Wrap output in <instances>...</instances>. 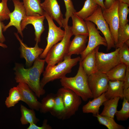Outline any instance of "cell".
Instances as JSON below:
<instances>
[{
    "label": "cell",
    "instance_id": "obj_43",
    "mask_svg": "<svg viewBox=\"0 0 129 129\" xmlns=\"http://www.w3.org/2000/svg\"><path fill=\"white\" fill-rule=\"evenodd\" d=\"M0 46L4 48H6L7 47L6 45L0 42Z\"/></svg>",
    "mask_w": 129,
    "mask_h": 129
},
{
    "label": "cell",
    "instance_id": "obj_1",
    "mask_svg": "<svg viewBox=\"0 0 129 129\" xmlns=\"http://www.w3.org/2000/svg\"><path fill=\"white\" fill-rule=\"evenodd\" d=\"M45 62L44 59L38 57L35 61L33 66L29 68H25L22 64L16 63L14 68L16 82L27 84L39 98L46 92L45 90L41 87L40 81Z\"/></svg>",
    "mask_w": 129,
    "mask_h": 129
},
{
    "label": "cell",
    "instance_id": "obj_28",
    "mask_svg": "<svg viewBox=\"0 0 129 129\" xmlns=\"http://www.w3.org/2000/svg\"><path fill=\"white\" fill-rule=\"evenodd\" d=\"M22 98L21 93L18 87H14L9 91V96L6 97L5 104L9 108L14 107Z\"/></svg>",
    "mask_w": 129,
    "mask_h": 129
},
{
    "label": "cell",
    "instance_id": "obj_5",
    "mask_svg": "<svg viewBox=\"0 0 129 129\" xmlns=\"http://www.w3.org/2000/svg\"><path fill=\"white\" fill-rule=\"evenodd\" d=\"M100 46L97 48L96 64L97 71L106 74L120 63L119 51V48L113 51L105 53L98 51Z\"/></svg>",
    "mask_w": 129,
    "mask_h": 129
},
{
    "label": "cell",
    "instance_id": "obj_44",
    "mask_svg": "<svg viewBox=\"0 0 129 129\" xmlns=\"http://www.w3.org/2000/svg\"><path fill=\"white\" fill-rule=\"evenodd\" d=\"M119 2L127 3L129 5V0H118Z\"/></svg>",
    "mask_w": 129,
    "mask_h": 129
},
{
    "label": "cell",
    "instance_id": "obj_19",
    "mask_svg": "<svg viewBox=\"0 0 129 129\" xmlns=\"http://www.w3.org/2000/svg\"><path fill=\"white\" fill-rule=\"evenodd\" d=\"M97 47L88 53L81 60L83 69L88 76L97 71L96 64Z\"/></svg>",
    "mask_w": 129,
    "mask_h": 129
},
{
    "label": "cell",
    "instance_id": "obj_6",
    "mask_svg": "<svg viewBox=\"0 0 129 129\" xmlns=\"http://www.w3.org/2000/svg\"><path fill=\"white\" fill-rule=\"evenodd\" d=\"M62 97L65 109L64 120L75 115L82 103L81 98L71 90L62 87L58 91Z\"/></svg>",
    "mask_w": 129,
    "mask_h": 129
},
{
    "label": "cell",
    "instance_id": "obj_12",
    "mask_svg": "<svg viewBox=\"0 0 129 129\" xmlns=\"http://www.w3.org/2000/svg\"><path fill=\"white\" fill-rule=\"evenodd\" d=\"M12 0L14 4V10L9 14L10 21L7 25L5 26L3 32H5L10 27L14 26L17 29V33L23 38V36L21 28V23L23 18L26 16V10L22 2L18 0Z\"/></svg>",
    "mask_w": 129,
    "mask_h": 129
},
{
    "label": "cell",
    "instance_id": "obj_45",
    "mask_svg": "<svg viewBox=\"0 0 129 129\" xmlns=\"http://www.w3.org/2000/svg\"></svg>",
    "mask_w": 129,
    "mask_h": 129
},
{
    "label": "cell",
    "instance_id": "obj_7",
    "mask_svg": "<svg viewBox=\"0 0 129 129\" xmlns=\"http://www.w3.org/2000/svg\"><path fill=\"white\" fill-rule=\"evenodd\" d=\"M44 14L48 23V31L46 38L47 44L39 57L41 59L45 58L47 54L51 47L60 41L63 38L65 34V31L62 30L60 27H58L54 23L53 19L44 11Z\"/></svg>",
    "mask_w": 129,
    "mask_h": 129
},
{
    "label": "cell",
    "instance_id": "obj_9",
    "mask_svg": "<svg viewBox=\"0 0 129 129\" xmlns=\"http://www.w3.org/2000/svg\"><path fill=\"white\" fill-rule=\"evenodd\" d=\"M119 2L117 0L109 8L102 9L103 16L109 26L115 48L118 43V32L119 27L118 13Z\"/></svg>",
    "mask_w": 129,
    "mask_h": 129
},
{
    "label": "cell",
    "instance_id": "obj_40",
    "mask_svg": "<svg viewBox=\"0 0 129 129\" xmlns=\"http://www.w3.org/2000/svg\"><path fill=\"white\" fill-rule=\"evenodd\" d=\"M117 0H105L104 4L106 8H108L110 7L112 4Z\"/></svg>",
    "mask_w": 129,
    "mask_h": 129
},
{
    "label": "cell",
    "instance_id": "obj_11",
    "mask_svg": "<svg viewBox=\"0 0 129 129\" xmlns=\"http://www.w3.org/2000/svg\"><path fill=\"white\" fill-rule=\"evenodd\" d=\"M89 32L88 43L85 50L80 54L82 60L90 52L98 46L103 45L107 47V43L105 38L100 34L96 28L95 25L89 21H85Z\"/></svg>",
    "mask_w": 129,
    "mask_h": 129
},
{
    "label": "cell",
    "instance_id": "obj_14",
    "mask_svg": "<svg viewBox=\"0 0 129 129\" xmlns=\"http://www.w3.org/2000/svg\"><path fill=\"white\" fill-rule=\"evenodd\" d=\"M45 18L44 15L37 14L31 16H26L22 21L21 28L23 31L29 24L32 25L35 29V40L38 43L41 41V35L45 30L44 21Z\"/></svg>",
    "mask_w": 129,
    "mask_h": 129
},
{
    "label": "cell",
    "instance_id": "obj_39",
    "mask_svg": "<svg viewBox=\"0 0 129 129\" xmlns=\"http://www.w3.org/2000/svg\"><path fill=\"white\" fill-rule=\"evenodd\" d=\"M5 26L2 21L0 20V42L2 43L5 41V38L3 33V30Z\"/></svg>",
    "mask_w": 129,
    "mask_h": 129
},
{
    "label": "cell",
    "instance_id": "obj_26",
    "mask_svg": "<svg viewBox=\"0 0 129 129\" xmlns=\"http://www.w3.org/2000/svg\"><path fill=\"white\" fill-rule=\"evenodd\" d=\"M20 111L21 116L20 121L22 125L28 124H36L39 121L36 116L34 110L28 109L22 104L20 105Z\"/></svg>",
    "mask_w": 129,
    "mask_h": 129
},
{
    "label": "cell",
    "instance_id": "obj_17",
    "mask_svg": "<svg viewBox=\"0 0 129 129\" xmlns=\"http://www.w3.org/2000/svg\"><path fill=\"white\" fill-rule=\"evenodd\" d=\"M88 36L81 35L75 36L71 41L67 55L81 54L85 49Z\"/></svg>",
    "mask_w": 129,
    "mask_h": 129
},
{
    "label": "cell",
    "instance_id": "obj_30",
    "mask_svg": "<svg viewBox=\"0 0 129 129\" xmlns=\"http://www.w3.org/2000/svg\"><path fill=\"white\" fill-rule=\"evenodd\" d=\"M55 94L50 93L43 98L39 110L41 113H46L52 110L55 104Z\"/></svg>",
    "mask_w": 129,
    "mask_h": 129
},
{
    "label": "cell",
    "instance_id": "obj_35",
    "mask_svg": "<svg viewBox=\"0 0 129 129\" xmlns=\"http://www.w3.org/2000/svg\"><path fill=\"white\" fill-rule=\"evenodd\" d=\"M129 45L125 43L120 48L119 53L120 63L129 67Z\"/></svg>",
    "mask_w": 129,
    "mask_h": 129
},
{
    "label": "cell",
    "instance_id": "obj_15",
    "mask_svg": "<svg viewBox=\"0 0 129 129\" xmlns=\"http://www.w3.org/2000/svg\"><path fill=\"white\" fill-rule=\"evenodd\" d=\"M43 11L55 20L59 27H63L64 18L57 0H44L41 3Z\"/></svg>",
    "mask_w": 129,
    "mask_h": 129
},
{
    "label": "cell",
    "instance_id": "obj_8",
    "mask_svg": "<svg viewBox=\"0 0 129 129\" xmlns=\"http://www.w3.org/2000/svg\"><path fill=\"white\" fill-rule=\"evenodd\" d=\"M85 20L90 21L96 25L102 33L107 42V51L115 48L109 26L103 16L102 9L100 6H99L94 13Z\"/></svg>",
    "mask_w": 129,
    "mask_h": 129
},
{
    "label": "cell",
    "instance_id": "obj_36",
    "mask_svg": "<svg viewBox=\"0 0 129 129\" xmlns=\"http://www.w3.org/2000/svg\"><path fill=\"white\" fill-rule=\"evenodd\" d=\"M0 2V20L3 21L10 19L11 12L7 6L8 0H1Z\"/></svg>",
    "mask_w": 129,
    "mask_h": 129
},
{
    "label": "cell",
    "instance_id": "obj_41",
    "mask_svg": "<svg viewBox=\"0 0 129 129\" xmlns=\"http://www.w3.org/2000/svg\"><path fill=\"white\" fill-rule=\"evenodd\" d=\"M95 2L102 8L103 9L106 8L103 0H93Z\"/></svg>",
    "mask_w": 129,
    "mask_h": 129
},
{
    "label": "cell",
    "instance_id": "obj_20",
    "mask_svg": "<svg viewBox=\"0 0 129 129\" xmlns=\"http://www.w3.org/2000/svg\"><path fill=\"white\" fill-rule=\"evenodd\" d=\"M107 99L106 98L104 93L98 97L90 100L83 106L82 111L84 113H91L94 116L99 113L100 107L103 103Z\"/></svg>",
    "mask_w": 129,
    "mask_h": 129
},
{
    "label": "cell",
    "instance_id": "obj_23",
    "mask_svg": "<svg viewBox=\"0 0 129 129\" xmlns=\"http://www.w3.org/2000/svg\"><path fill=\"white\" fill-rule=\"evenodd\" d=\"M55 102L54 107L50 112L54 116L58 118L64 120L65 109L63 99L60 93L57 91L55 94Z\"/></svg>",
    "mask_w": 129,
    "mask_h": 129
},
{
    "label": "cell",
    "instance_id": "obj_16",
    "mask_svg": "<svg viewBox=\"0 0 129 129\" xmlns=\"http://www.w3.org/2000/svg\"><path fill=\"white\" fill-rule=\"evenodd\" d=\"M18 83L17 86L21 94V101L26 103L31 109L39 111L41 102L38 100L34 93L27 84L22 83Z\"/></svg>",
    "mask_w": 129,
    "mask_h": 129
},
{
    "label": "cell",
    "instance_id": "obj_31",
    "mask_svg": "<svg viewBox=\"0 0 129 129\" xmlns=\"http://www.w3.org/2000/svg\"><path fill=\"white\" fill-rule=\"evenodd\" d=\"M129 5L119 2L118 10L119 19V27H123L128 23L129 20L127 16L129 12Z\"/></svg>",
    "mask_w": 129,
    "mask_h": 129
},
{
    "label": "cell",
    "instance_id": "obj_3",
    "mask_svg": "<svg viewBox=\"0 0 129 129\" xmlns=\"http://www.w3.org/2000/svg\"><path fill=\"white\" fill-rule=\"evenodd\" d=\"M71 56L67 55L61 62L53 65L46 66L40 81L42 88H43L47 83L57 79H61L71 72L72 68L81 59L79 56L74 58H71Z\"/></svg>",
    "mask_w": 129,
    "mask_h": 129
},
{
    "label": "cell",
    "instance_id": "obj_2",
    "mask_svg": "<svg viewBox=\"0 0 129 129\" xmlns=\"http://www.w3.org/2000/svg\"><path fill=\"white\" fill-rule=\"evenodd\" d=\"M81 59L79 62V66L76 75L73 77L65 76L60 79L62 87L70 89L79 96L84 101L86 102L93 98L89 86L88 76L82 67Z\"/></svg>",
    "mask_w": 129,
    "mask_h": 129
},
{
    "label": "cell",
    "instance_id": "obj_37",
    "mask_svg": "<svg viewBox=\"0 0 129 129\" xmlns=\"http://www.w3.org/2000/svg\"><path fill=\"white\" fill-rule=\"evenodd\" d=\"M48 120L46 119H44L43 122L42 126H40L37 125L36 124H30L27 129H52L51 126L48 124Z\"/></svg>",
    "mask_w": 129,
    "mask_h": 129
},
{
    "label": "cell",
    "instance_id": "obj_22",
    "mask_svg": "<svg viewBox=\"0 0 129 129\" xmlns=\"http://www.w3.org/2000/svg\"><path fill=\"white\" fill-rule=\"evenodd\" d=\"M26 16L38 14L44 15V11L41 6V0H22Z\"/></svg>",
    "mask_w": 129,
    "mask_h": 129
},
{
    "label": "cell",
    "instance_id": "obj_34",
    "mask_svg": "<svg viewBox=\"0 0 129 129\" xmlns=\"http://www.w3.org/2000/svg\"><path fill=\"white\" fill-rule=\"evenodd\" d=\"M66 9L65 14V18H64V22L63 26L64 28L68 26V23L70 17L76 12L73 5L71 0H64Z\"/></svg>",
    "mask_w": 129,
    "mask_h": 129
},
{
    "label": "cell",
    "instance_id": "obj_4",
    "mask_svg": "<svg viewBox=\"0 0 129 129\" xmlns=\"http://www.w3.org/2000/svg\"><path fill=\"white\" fill-rule=\"evenodd\" d=\"M64 28L65 32L63 38L51 47L44 58L47 65H53L61 62L67 55L70 39L73 35L70 26L68 25Z\"/></svg>",
    "mask_w": 129,
    "mask_h": 129
},
{
    "label": "cell",
    "instance_id": "obj_38",
    "mask_svg": "<svg viewBox=\"0 0 129 129\" xmlns=\"http://www.w3.org/2000/svg\"><path fill=\"white\" fill-rule=\"evenodd\" d=\"M123 81V89L129 88V67H127L125 75Z\"/></svg>",
    "mask_w": 129,
    "mask_h": 129
},
{
    "label": "cell",
    "instance_id": "obj_33",
    "mask_svg": "<svg viewBox=\"0 0 129 129\" xmlns=\"http://www.w3.org/2000/svg\"><path fill=\"white\" fill-rule=\"evenodd\" d=\"M115 115L118 121H126L129 118V102L124 97L121 109L120 110H117Z\"/></svg>",
    "mask_w": 129,
    "mask_h": 129
},
{
    "label": "cell",
    "instance_id": "obj_21",
    "mask_svg": "<svg viewBox=\"0 0 129 129\" xmlns=\"http://www.w3.org/2000/svg\"><path fill=\"white\" fill-rule=\"evenodd\" d=\"M72 25L71 27L73 35H81L88 36L89 32L85 21L74 13L71 17Z\"/></svg>",
    "mask_w": 129,
    "mask_h": 129
},
{
    "label": "cell",
    "instance_id": "obj_25",
    "mask_svg": "<svg viewBox=\"0 0 129 129\" xmlns=\"http://www.w3.org/2000/svg\"><path fill=\"white\" fill-rule=\"evenodd\" d=\"M127 67L124 64L120 63L109 71L106 74L109 80L123 81Z\"/></svg>",
    "mask_w": 129,
    "mask_h": 129
},
{
    "label": "cell",
    "instance_id": "obj_29",
    "mask_svg": "<svg viewBox=\"0 0 129 129\" xmlns=\"http://www.w3.org/2000/svg\"><path fill=\"white\" fill-rule=\"evenodd\" d=\"M94 116L96 117L99 123L106 126L108 129H124V126L117 123L114 118L106 116H101L99 113Z\"/></svg>",
    "mask_w": 129,
    "mask_h": 129
},
{
    "label": "cell",
    "instance_id": "obj_10",
    "mask_svg": "<svg viewBox=\"0 0 129 129\" xmlns=\"http://www.w3.org/2000/svg\"><path fill=\"white\" fill-rule=\"evenodd\" d=\"M88 76L89 86L93 98H97L106 91L109 81L106 74L97 71Z\"/></svg>",
    "mask_w": 129,
    "mask_h": 129
},
{
    "label": "cell",
    "instance_id": "obj_42",
    "mask_svg": "<svg viewBox=\"0 0 129 129\" xmlns=\"http://www.w3.org/2000/svg\"><path fill=\"white\" fill-rule=\"evenodd\" d=\"M123 94L124 97L129 101V88L123 89Z\"/></svg>",
    "mask_w": 129,
    "mask_h": 129
},
{
    "label": "cell",
    "instance_id": "obj_24",
    "mask_svg": "<svg viewBox=\"0 0 129 129\" xmlns=\"http://www.w3.org/2000/svg\"><path fill=\"white\" fill-rule=\"evenodd\" d=\"M120 99L119 97H116L105 101L102 104L104 106L103 110L100 115L114 118Z\"/></svg>",
    "mask_w": 129,
    "mask_h": 129
},
{
    "label": "cell",
    "instance_id": "obj_13",
    "mask_svg": "<svg viewBox=\"0 0 129 129\" xmlns=\"http://www.w3.org/2000/svg\"><path fill=\"white\" fill-rule=\"evenodd\" d=\"M14 34L20 44L21 57L25 59V64L27 66H31L35 61L39 57L44 49L39 47L37 43L33 47H28L23 42L17 33H14Z\"/></svg>",
    "mask_w": 129,
    "mask_h": 129
},
{
    "label": "cell",
    "instance_id": "obj_32",
    "mask_svg": "<svg viewBox=\"0 0 129 129\" xmlns=\"http://www.w3.org/2000/svg\"><path fill=\"white\" fill-rule=\"evenodd\" d=\"M129 40V25L128 23L123 27H119L118 32V43L116 48L121 47Z\"/></svg>",
    "mask_w": 129,
    "mask_h": 129
},
{
    "label": "cell",
    "instance_id": "obj_18",
    "mask_svg": "<svg viewBox=\"0 0 129 129\" xmlns=\"http://www.w3.org/2000/svg\"><path fill=\"white\" fill-rule=\"evenodd\" d=\"M123 81H109L107 91L104 92L107 100L119 97L123 99Z\"/></svg>",
    "mask_w": 129,
    "mask_h": 129
},
{
    "label": "cell",
    "instance_id": "obj_27",
    "mask_svg": "<svg viewBox=\"0 0 129 129\" xmlns=\"http://www.w3.org/2000/svg\"><path fill=\"white\" fill-rule=\"evenodd\" d=\"M98 6L93 0H86L82 9L74 13L85 20L94 13Z\"/></svg>",
    "mask_w": 129,
    "mask_h": 129
}]
</instances>
